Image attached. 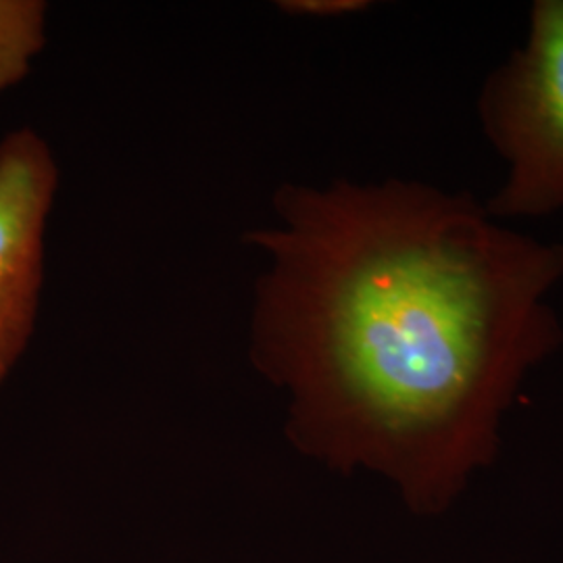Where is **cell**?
<instances>
[{"label":"cell","mask_w":563,"mask_h":563,"mask_svg":"<svg viewBox=\"0 0 563 563\" xmlns=\"http://www.w3.org/2000/svg\"><path fill=\"white\" fill-rule=\"evenodd\" d=\"M272 213L244 234L263 257L249 353L286 395L288 441L441 511L497 457L523 378L563 344L547 302L562 242L401 178L282 184Z\"/></svg>","instance_id":"cell-1"},{"label":"cell","mask_w":563,"mask_h":563,"mask_svg":"<svg viewBox=\"0 0 563 563\" xmlns=\"http://www.w3.org/2000/svg\"><path fill=\"white\" fill-rule=\"evenodd\" d=\"M476 111L507 163L486 213L504 222L563 211V0L530 7L526 41L486 76Z\"/></svg>","instance_id":"cell-2"},{"label":"cell","mask_w":563,"mask_h":563,"mask_svg":"<svg viewBox=\"0 0 563 563\" xmlns=\"http://www.w3.org/2000/svg\"><path fill=\"white\" fill-rule=\"evenodd\" d=\"M59 180L55 153L34 128L21 125L0 139V384L36 330Z\"/></svg>","instance_id":"cell-3"},{"label":"cell","mask_w":563,"mask_h":563,"mask_svg":"<svg viewBox=\"0 0 563 563\" xmlns=\"http://www.w3.org/2000/svg\"><path fill=\"white\" fill-rule=\"evenodd\" d=\"M42 0H0V95L27 78L46 44Z\"/></svg>","instance_id":"cell-4"},{"label":"cell","mask_w":563,"mask_h":563,"mask_svg":"<svg viewBox=\"0 0 563 563\" xmlns=\"http://www.w3.org/2000/svg\"><path fill=\"white\" fill-rule=\"evenodd\" d=\"M278 7L290 15L341 18L351 13H362L372 7V2L367 0H284L278 2Z\"/></svg>","instance_id":"cell-5"}]
</instances>
